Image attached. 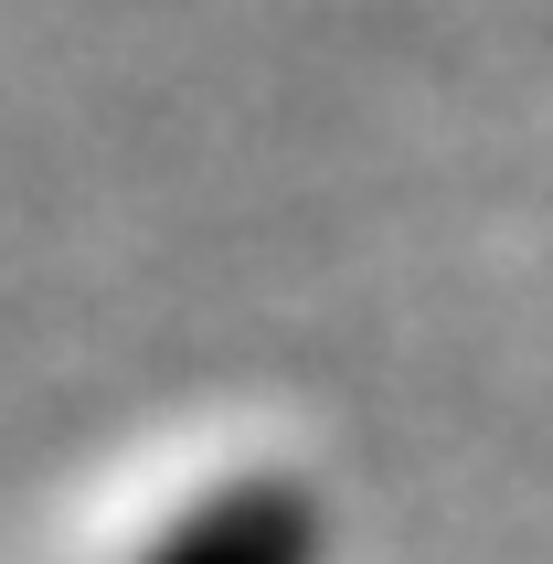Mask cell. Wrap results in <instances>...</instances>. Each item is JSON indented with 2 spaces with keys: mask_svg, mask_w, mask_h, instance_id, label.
I'll return each instance as SVG.
<instances>
[{
  "mask_svg": "<svg viewBox=\"0 0 553 564\" xmlns=\"http://www.w3.org/2000/svg\"><path fill=\"white\" fill-rule=\"evenodd\" d=\"M128 564H330V501L288 469H235L192 490Z\"/></svg>",
  "mask_w": 553,
  "mask_h": 564,
  "instance_id": "obj_1",
  "label": "cell"
}]
</instances>
